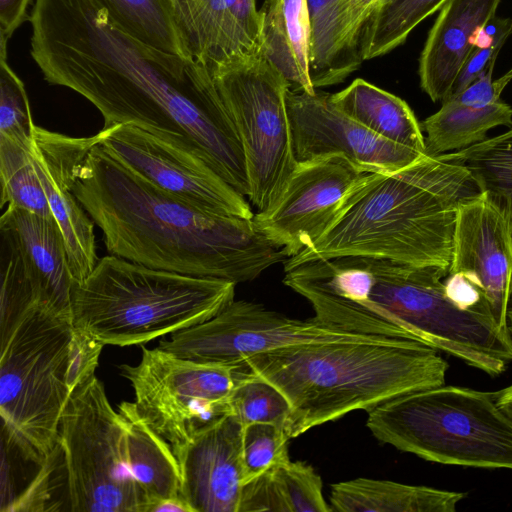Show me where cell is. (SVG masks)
I'll use <instances>...</instances> for the list:
<instances>
[{
  "instance_id": "obj_1",
  "label": "cell",
  "mask_w": 512,
  "mask_h": 512,
  "mask_svg": "<svg viewBox=\"0 0 512 512\" xmlns=\"http://www.w3.org/2000/svg\"><path fill=\"white\" fill-rule=\"evenodd\" d=\"M28 20L44 79L86 98L104 127L135 125L195 153L236 190L248 186L243 147L209 68L132 37L100 0H34Z\"/></svg>"
},
{
  "instance_id": "obj_2",
  "label": "cell",
  "mask_w": 512,
  "mask_h": 512,
  "mask_svg": "<svg viewBox=\"0 0 512 512\" xmlns=\"http://www.w3.org/2000/svg\"><path fill=\"white\" fill-rule=\"evenodd\" d=\"M72 188L108 252L150 268L238 284L287 259L253 218L212 213L164 192L112 156L96 134L78 137Z\"/></svg>"
},
{
  "instance_id": "obj_3",
  "label": "cell",
  "mask_w": 512,
  "mask_h": 512,
  "mask_svg": "<svg viewBox=\"0 0 512 512\" xmlns=\"http://www.w3.org/2000/svg\"><path fill=\"white\" fill-rule=\"evenodd\" d=\"M448 273L379 257L326 259L316 275V304L326 323L346 332L415 340L501 374L512 362L510 331L462 304L442 281Z\"/></svg>"
},
{
  "instance_id": "obj_4",
  "label": "cell",
  "mask_w": 512,
  "mask_h": 512,
  "mask_svg": "<svg viewBox=\"0 0 512 512\" xmlns=\"http://www.w3.org/2000/svg\"><path fill=\"white\" fill-rule=\"evenodd\" d=\"M482 195L470 172L439 155L396 171L366 172L325 234L286 259L284 270L315 259L367 256L449 270L460 207Z\"/></svg>"
},
{
  "instance_id": "obj_5",
  "label": "cell",
  "mask_w": 512,
  "mask_h": 512,
  "mask_svg": "<svg viewBox=\"0 0 512 512\" xmlns=\"http://www.w3.org/2000/svg\"><path fill=\"white\" fill-rule=\"evenodd\" d=\"M241 367L286 397L291 439L349 412L444 385L448 363L421 342L381 338L289 345L249 355Z\"/></svg>"
},
{
  "instance_id": "obj_6",
  "label": "cell",
  "mask_w": 512,
  "mask_h": 512,
  "mask_svg": "<svg viewBox=\"0 0 512 512\" xmlns=\"http://www.w3.org/2000/svg\"><path fill=\"white\" fill-rule=\"evenodd\" d=\"M235 286L110 254L75 283L72 321L102 345H142L214 317L234 301Z\"/></svg>"
},
{
  "instance_id": "obj_7",
  "label": "cell",
  "mask_w": 512,
  "mask_h": 512,
  "mask_svg": "<svg viewBox=\"0 0 512 512\" xmlns=\"http://www.w3.org/2000/svg\"><path fill=\"white\" fill-rule=\"evenodd\" d=\"M379 441L447 465L512 470V417L494 393L441 385L390 399L368 411Z\"/></svg>"
},
{
  "instance_id": "obj_8",
  "label": "cell",
  "mask_w": 512,
  "mask_h": 512,
  "mask_svg": "<svg viewBox=\"0 0 512 512\" xmlns=\"http://www.w3.org/2000/svg\"><path fill=\"white\" fill-rule=\"evenodd\" d=\"M72 318L35 309L1 333L0 415L7 444L40 465L58 441L62 413L73 392Z\"/></svg>"
},
{
  "instance_id": "obj_9",
  "label": "cell",
  "mask_w": 512,
  "mask_h": 512,
  "mask_svg": "<svg viewBox=\"0 0 512 512\" xmlns=\"http://www.w3.org/2000/svg\"><path fill=\"white\" fill-rule=\"evenodd\" d=\"M211 72L243 147L249 200L258 212L266 211L298 164L286 105L290 85L258 55L229 61Z\"/></svg>"
},
{
  "instance_id": "obj_10",
  "label": "cell",
  "mask_w": 512,
  "mask_h": 512,
  "mask_svg": "<svg viewBox=\"0 0 512 512\" xmlns=\"http://www.w3.org/2000/svg\"><path fill=\"white\" fill-rule=\"evenodd\" d=\"M121 423L103 383L93 375L72 392L58 443L73 512H146V501L124 466Z\"/></svg>"
},
{
  "instance_id": "obj_11",
  "label": "cell",
  "mask_w": 512,
  "mask_h": 512,
  "mask_svg": "<svg viewBox=\"0 0 512 512\" xmlns=\"http://www.w3.org/2000/svg\"><path fill=\"white\" fill-rule=\"evenodd\" d=\"M136 365L120 372L131 384L134 404L145 422L171 445L227 414V398L238 368L182 359L141 345Z\"/></svg>"
},
{
  "instance_id": "obj_12",
  "label": "cell",
  "mask_w": 512,
  "mask_h": 512,
  "mask_svg": "<svg viewBox=\"0 0 512 512\" xmlns=\"http://www.w3.org/2000/svg\"><path fill=\"white\" fill-rule=\"evenodd\" d=\"M0 269L1 333L30 310L72 318L76 281L54 217L8 205L0 218Z\"/></svg>"
},
{
  "instance_id": "obj_13",
  "label": "cell",
  "mask_w": 512,
  "mask_h": 512,
  "mask_svg": "<svg viewBox=\"0 0 512 512\" xmlns=\"http://www.w3.org/2000/svg\"><path fill=\"white\" fill-rule=\"evenodd\" d=\"M368 339L381 338L349 333L314 318H290L259 303L234 300L209 320L171 333L158 347L182 359L242 369L245 357L289 345Z\"/></svg>"
},
{
  "instance_id": "obj_14",
  "label": "cell",
  "mask_w": 512,
  "mask_h": 512,
  "mask_svg": "<svg viewBox=\"0 0 512 512\" xmlns=\"http://www.w3.org/2000/svg\"><path fill=\"white\" fill-rule=\"evenodd\" d=\"M96 135L112 156L164 192L212 213L254 217L245 196L190 150L132 124L103 127Z\"/></svg>"
},
{
  "instance_id": "obj_15",
  "label": "cell",
  "mask_w": 512,
  "mask_h": 512,
  "mask_svg": "<svg viewBox=\"0 0 512 512\" xmlns=\"http://www.w3.org/2000/svg\"><path fill=\"white\" fill-rule=\"evenodd\" d=\"M365 173L340 155L298 162L278 200L253 221L287 259L293 257L325 234Z\"/></svg>"
},
{
  "instance_id": "obj_16",
  "label": "cell",
  "mask_w": 512,
  "mask_h": 512,
  "mask_svg": "<svg viewBox=\"0 0 512 512\" xmlns=\"http://www.w3.org/2000/svg\"><path fill=\"white\" fill-rule=\"evenodd\" d=\"M297 162L340 155L364 172L396 171L427 154L391 142L353 120L324 92L286 94Z\"/></svg>"
},
{
  "instance_id": "obj_17",
  "label": "cell",
  "mask_w": 512,
  "mask_h": 512,
  "mask_svg": "<svg viewBox=\"0 0 512 512\" xmlns=\"http://www.w3.org/2000/svg\"><path fill=\"white\" fill-rule=\"evenodd\" d=\"M242 433V423L224 414L171 445L180 471L179 494L193 512H238Z\"/></svg>"
},
{
  "instance_id": "obj_18",
  "label": "cell",
  "mask_w": 512,
  "mask_h": 512,
  "mask_svg": "<svg viewBox=\"0 0 512 512\" xmlns=\"http://www.w3.org/2000/svg\"><path fill=\"white\" fill-rule=\"evenodd\" d=\"M449 273H460L484 295L497 325L508 327L512 298V233L483 194L458 212Z\"/></svg>"
},
{
  "instance_id": "obj_19",
  "label": "cell",
  "mask_w": 512,
  "mask_h": 512,
  "mask_svg": "<svg viewBox=\"0 0 512 512\" xmlns=\"http://www.w3.org/2000/svg\"><path fill=\"white\" fill-rule=\"evenodd\" d=\"M78 137L35 126L32 153L50 211L66 247L72 275L81 282L98 262L94 221L76 197L73 167Z\"/></svg>"
},
{
  "instance_id": "obj_20",
  "label": "cell",
  "mask_w": 512,
  "mask_h": 512,
  "mask_svg": "<svg viewBox=\"0 0 512 512\" xmlns=\"http://www.w3.org/2000/svg\"><path fill=\"white\" fill-rule=\"evenodd\" d=\"M500 2L446 0L442 5L419 59L420 85L432 101L451 94L475 35L496 16Z\"/></svg>"
},
{
  "instance_id": "obj_21",
  "label": "cell",
  "mask_w": 512,
  "mask_h": 512,
  "mask_svg": "<svg viewBox=\"0 0 512 512\" xmlns=\"http://www.w3.org/2000/svg\"><path fill=\"white\" fill-rule=\"evenodd\" d=\"M260 14L255 0H213L182 37L187 56L212 71L239 58L258 55Z\"/></svg>"
},
{
  "instance_id": "obj_22",
  "label": "cell",
  "mask_w": 512,
  "mask_h": 512,
  "mask_svg": "<svg viewBox=\"0 0 512 512\" xmlns=\"http://www.w3.org/2000/svg\"><path fill=\"white\" fill-rule=\"evenodd\" d=\"M124 466L149 507L180 496V471L171 444L140 416L134 402L118 406Z\"/></svg>"
},
{
  "instance_id": "obj_23",
  "label": "cell",
  "mask_w": 512,
  "mask_h": 512,
  "mask_svg": "<svg viewBox=\"0 0 512 512\" xmlns=\"http://www.w3.org/2000/svg\"><path fill=\"white\" fill-rule=\"evenodd\" d=\"M466 493L356 478L331 486L330 504L338 512H454Z\"/></svg>"
},
{
  "instance_id": "obj_24",
  "label": "cell",
  "mask_w": 512,
  "mask_h": 512,
  "mask_svg": "<svg viewBox=\"0 0 512 512\" xmlns=\"http://www.w3.org/2000/svg\"><path fill=\"white\" fill-rule=\"evenodd\" d=\"M330 97L338 109L375 134L426 154L420 124L401 98L363 79Z\"/></svg>"
},
{
  "instance_id": "obj_25",
  "label": "cell",
  "mask_w": 512,
  "mask_h": 512,
  "mask_svg": "<svg viewBox=\"0 0 512 512\" xmlns=\"http://www.w3.org/2000/svg\"><path fill=\"white\" fill-rule=\"evenodd\" d=\"M422 125L427 133L426 154L437 156L484 141L491 128L511 127L512 108L500 99L485 106H473L447 98Z\"/></svg>"
},
{
  "instance_id": "obj_26",
  "label": "cell",
  "mask_w": 512,
  "mask_h": 512,
  "mask_svg": "<svg viewBox=\"0 0 512 512\" xmlns=\"http://www.w3.org/2000/svg\"><path fill=\"white\" fill-rule=\"evenodd\" d=\"M344 1L307 0L310 24L309 75L315 89L342 82L363 61L345 44Z\"/></svg>"
},
{
  "instance_id": "obj_27",
  "label": "cell",
  "mask_w": 512,
  "mask_h": 512,
  "mask_svg": "<svg viewBox=\"0 0 512 512\" xmlns=\"http://www.w3.org/2000/svg\"><path fill=\"white\" fill-rule=\"evenodd\" d=\"M439 156L470 172L482 194L503 214L512 233V126L503 134Z\"/></svg>"
},
{
  "instance_id": "obj_28",
  "label": "cell",
  "mask_w": 512,
  "mask_h": 512,
  "mask_svg": "<svg viewBox=\"0 0 512 512\" xmlns=\"http://www.w3.org/2000/svg\"><path fill=\"white\" fill-rule=\"evenodd\" d=\"M123 31L158 50L187 56L172 0H100Z\"/></svg>"
},
{
  "instance_id": "obj_29",
  "label": "cell",
  "mask_w": 512,
  "mask_h": 512,
  "mask_svg": "<svg viewBox=\"0 0 512 512\" xmlns=\"http://www.w3.org/2000/svg\"><path fill=\"white\" fill-rule=\"evenodd\" d=\"M446 0H381L367 20L360 38L364 60L382 56L405 42L424 19Z\"/></svg>"
},
{
  "instance_id": "obj_30",
  "label": "cell",
  "mask_w": 512,
  "mask_h": 512,
  "mask_svg": "<svg viewBox=\"0 0 512 512\" xmlns=\"http://www.w3.org/2000/svg\"><path fill=\"white\" fill-rule=\"evenodd\" d=\"M32 143L0 137V204L51 218L53 215L34 163Z\"/></svg>"
},
{
  "instance_id": "obj_31",
  "label": "cell",
  "mask_w": 512,
  "mask_h": 512,
  "mask_svg": "<svg viewBox=\"0 0 512 512\" xmlns=\"http://www.w3.org/2000/svg\"><path fill=\"white\" fill-rule=\"evenodd\" d=\"M290 405L271 383L247 369H238L234 386L227 398V414L242 425L272 423L286 428Z\"/></svg>"
},
{
  "instance_id": "obj_32",
  "label": "cell",
  "mask_w": 512,
  "mask_h": 512,
  "mask_svg": "<svg viewBox=\"0 0 512 512\" xmlns=\"http://www.w3.org/2000/svg\"><path fill=\"white\" fill-rule=\"evenodd\" d=\"M260 14V39L258 56L268 61L288 81L293 92L314 94L316 89L305 78L286 33L282 0H265Z\"/></svg>"
},
{
  "instance_id": "obj_33",
  "label": "cell",
  "mask_w": 512,
  "mask_h": 512,
  "mask_svg": "<svg viewBox=\"0 0 512 512\" xmlns=\"http://www.w3.org/2000/svg\"><path fill=\"white\" fill-rule=\"evenodd\" d=\"M285 429L272 423L243 425V485L290 460Z\"/></svg>"
},
{
  "instance_id": "obj_34",
  "label": "cell",
  "mask_w": 512,
  "mask_h": 512,
  "mask_svg": "<svg viewBox=\"0 0 512 512\" xmlns=\"http://www.w3.org/2000/svg\"><path fill=\"white\" fill-rule=\"evenodd\" d=\"M35 126L24 83L7 62V47H0V137L31 143Z\"/></svg>"
},
{
  "instance_id": "obj_35",
  "label": "cell",
  "mask_w": 512,
  "mask_h": 512,
  "mask_svg": "<svg viewBox=\"0 0 512 512\" xmlns=\"http://www.w3.org/2000/svg\"><path fill=\"white\" fill-rule=\"evenodd\" d=\"M289 512H331L322 492V480L314 468L301 461L275 467Z\"/></svg>"
},
{
  "instance_id": "obj_36",
  "label": "cell",
  "mask_w": 512,
  "mask_h": 512,
  "mask_svg": "<svg viewBox=\"0 0 512 512\" xmlns=\"http://www.w3.org/2000/svg\"><path fill=\"white\" fill-rule=\"evenodd\" d=\"M39 467L40 470L34 480L7 510H57L52 494L62 489L68 496L64 457L58 442Z\"/></svg>"
},
{
  "instance_id": "obj_37",
  "label": "cell",
  "mask_w": 512,
  "mask_h": 512,
  "mask_svg": "<svg viewBox=\"0 0 512 512\" xmlns=\"http://www.w3.org/2000/svg\"><path fill=\"white\" fill-rule=\"evenodd\" d=\"M289 512L275 467L242 486L238 512Z\"/></svg>"
},
{
  "instance_id": "obj_38",
  "label": "cell",
  "mask_w": 512,
  "mask_h": 512,
  "mask_svg": "<svg viewBox=\"0 0 512 512\" xmlns=\"http://www.w3.org/2000/svg\"><path fill=\"white\" fill-rule=\"evenodd\" d=\"M282 15L286 33L301 72L310 82V24L307 0H282Z\"/></svg>"
},
{
  "instance_id": "obj_39",
  "label": "cell",
  "mask_w": 512,
  "mask_h": 512,
  "mask_svg": "<svg viewBox=\"0 0 512 512\" xmlns=\"http://www.w3.org/2000/svg\"><path fill=\"white\" fill-rule=\"evenodd\" d=\"M380 1L381 0L344 1L343 29L345 44L353 54L359 57H361L360 38L363 28Z\"/></svg>"
},
{
  "instance_id": "obj_40",
  "label": "cell",
  "mask_w": 512,
  "mask_h": 512,
  "mask_svg": "<svg viewBox=\"0 0 512 512\" xmlns=\"http://www.w3.org/2000/svg\"><path fill=\"white\" fill-rule=\"evenodd\" d=\"M506 39L507 38H502L491 46L474 47L473 51L462 66L449 96L462 92L473 81H475L485 70L487 65L492 60L497 59L498 53Z\"/></svg>"
},
{
  "instance_id": "obj_41",
  "label": "cell",
  "mask_w": 512,
  "mask_h": 512,
  "mask_svg": "<svg viewBox=\"0 0 512 512\" xmlns=\"http://www.w3.org/2000/svg\"><path fill=\"white\" fill-rule=\"evenodd\" d=\"M33 0H0V41L8 40L17 28L29 19L28 8Z\"/></svg>"
},
{
  "instance_id": "obj_42",
  "label": "cell",
  "mask_w": 512,
  "mask_h": 512,
  "mask_svg": "<svg viewBox=\"0 0 512 512\" xmlns=\"http://www.w3.org/2000/svg\"><path fill=\"white\" fill-rule=\"evenodd\" d=\"M213 0H172L178 31L181 37Z\"/></svg>"
},
{
  "instance_id": "obj_43",
  "label": "cell",
  "mask_w": 512,
  "mask_h": 512,
  "mask_svg": "<svg viewBox=\"0 0 512 512\" xmlns=\"http://www.w3.org/2000/svg\"><path fill=\"white\" fill-rule=\"evenodd\" d=\"M193 512L189 504L180 496L166 498L153 503L148 512Z\"/></svg>"
},
{
  "instance_id": "obj_44",
  "label": "cell",
  "mask_w": 512,
  "mask_h": 512,
  "mask_svg": "<svg viewBox=\"0 0 512 512\" xmlns=\"http://www.w3.org/2000/svg\"><path fill=\"white\" fill-rule=\"evenodd\" d=\"M493 393L498 406L512 417V384Z\"/></svg>"
},
{
  "instance_id": "obj_45",
  "label": "cell",
  "mask_w": 512,
  "mask_h": 512,
  "mask_svg": "<svg viewBox=\"0 0 512 512\" xmlns=\"http://www.w3.org/2000/svg\"><path fill=\"white\" fill-rule=\"evenodd\" d=\"M508 327H509V331L512 335V309H510L508 311Z\"/></svg>"
}]
</instances>
